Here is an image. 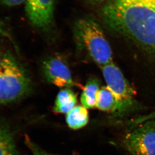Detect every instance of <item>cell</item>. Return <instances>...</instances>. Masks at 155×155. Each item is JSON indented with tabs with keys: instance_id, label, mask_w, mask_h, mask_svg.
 I'll use <instances>...</instances> for the list:
<instances>
[{
	"instance_id": "6da1fadb",
	"label": "cell",
	"mask_w": 155,
	"mask_h": 155,
	"mask_svg": "<svg viewBox=\"0 0 155 155\" xmlns=\"http://www.w3.org/2000/svg\"><path fill=\"white\" fill-rule=\"evenodd\" d=\"M102 15L110 28L155 51V9L151 0H111Z\"/></svg>"
},
{
	"instance_id": "7a4b0ae2",
	"label": "cell",
	"mask_w": 155,
	"mask_h": 155,
	"mask_svg": "<svg viewBox=\"0 0 155 155\" xmlns=\"http://www.w3.org/2000/svg\"><path fill=\"white\" fill-rule=\"evenodd\" d=\"M74 32L79 47L97 64L102 67L112 62L111 47L96 22L89 19L80 20L75 25Z\"/></svg>"
},
{
	"instance_id": "3957f363",
	"label": "cell",
	"mask_w": 155,
	"mask_h": 155,
	"mask_svg": "<svg viewBox=\"0 0 155 155\" xmlns=\"http://www.w3.org/2000/svg\"><path fill=\"white\" fill-rule=\"evenodd\" d=\"M31 82L15 57L8 52L0 63V104L9 103L26 94Z\"/></svg>"
},
{
	"instance_id": "277c9868",
	"label": "cell",
	"mask_w": 155,
	"mask_h": 155,
	"mask_svg": "<svg viewBox=\"0 0 155 155\" xmlns=\"http://www.w3.org/2000/svg\"><path fill=\"white\" fill-rule=\"evenodd\" d=\"M123 145L131 155H155V120L136 126L125 135Z\"/></svg>"
},
{
	"instance_id": "5b68a950",
	"label": "cell",
	"mask_w": 155,
	"mask_h": 155,
	"mask_svg": "<svg viewBox=\"0 0 155 155\" xmlns=\"http://www.w3.org/2000/svg\"><path fill=\"white\" fill-rule=\"evenodd\" d=\"M102 72L107 87L117 98L126 104L140 107L134 101L135 91L121 70L111 62L102 66Z\"/></svg>"
},
{
	"instance_id": "8992f818",
	"label": "cell",
	"mask_w": 155,
	"mask_h": 155,
	"mask_svg": "<svg viewBox=\"0 0 155 155\" xmlns=\"http://www.w3.org/2000/svg\"><path fill=\"white\" fill-rule=\"evenodd\" d=\"M54 0H25V11L36 28L46 29L53 23Z\"/></svg>"
},
{
	"instance_id": "52a82bcc",
	"label": "cell",
	"mask_w": 155,
	"mask_h": 155,
	"mask_svg": "<svg viewBox=\"0 0 155 155\" xmlns=\"http://www.w3.org/2000/svg\"><path fill=\"white\" fill-rule=\"evenodd\" d=\"M43 68L44 76L50 83L63 88H70L76 84L69 67L62 57H50L44 62Z\"/></svg>"
},
{
	"instance_id": "ba28073f",
	"label": "cell",
	"mask_w": 155,
	"mask_h": 155,
	"mask_svg": "<svg viewBox=\"0 0 155 155\" xmlns=\"http://www.w3.org/2000/svg\"><path fill=\"white\" fill-rule=\"evenodd\" d=\"M96 107L102 111L114 114H123L130 110L140 108L121 101L106 86L100 89Z\"/></svg>"
},
{
	"instance_id": "9c48e42d",
	"label": "cell",
	"mask_w": 155,
	"mask_h": 155,
	"mask_svg": "<svg viewBox=\"0 0 155 155\" xmlns=\"http://www.w3.org/2000/svg\"><path fill=\"white\" fill-rule=\"evenodd\" d=\"M77 103L75 93L69 88H64L57 94L53 110L55 113L67 114L76 106Z\"/></svg>"
},
{
	"instance_id": "30bf717a",
	"label": "cell",
	"mask_w": 155,
	"mask_h": 155,
	"mask_svg": "<svg viewBox=\"0 0 155 155\" xmlns=\"http://www.w3.org/2000/svg\"><path fill=\"white\" fill-rule=\"evenodd\" d=\"M89 120L87 108L76 106L66 114V122L71 129L78 130L84 127Z\"/></svg>"
},
{
	"instance_id": "8fae6325",
	"label": "cell",
	"mask_w": 155,
	"mask_h": 155,
	"mask_svg": "<svg viewBox=\"0 0 155 155\" xmlns=\"http://www.w3.org/2000/svg\"><path fill=\"white\" fill-rule=\"evenodd\" d=\"M100 89L99 83L97 79L94 78L89 79L84 87L81 97L82 106L87 109L96 107Z\"/></svg>"
},
{
	"instance_id": "7c38bea8",
	"label": "cell",
	"mask_w": 155,
	"mask_h": 155,
	"mask_svg": "<svg viewBox=\"0 0 155 155\" xmlns=\"http://www.w3.org/2000/svg\"><path fill=\"white\" fill-rule=\"evenodd\" d=\"M0 155H18L12 135L0 126Z\"/></svg>"
},
{
	"instance_id": "4fadbf2b",
	"label": "cell",
	"mask_w": 155,
	"mask_h": 155,
	"mask_svg": "<svg viewBox=\"0 0 155 155\" xmlns=\"http://www.w3.org/2000/svg\"><path fill=\"white\" fill-rule=\"evenodd\" d=\"M25 141L28 147L31 150V152L33 154V155H55L53 154H50L46 151H43L39 147L35 145L33 142H32L29 138L26 137Z\"/></svg>"
},
{
	"instance_id": "5bb4252c",
	"label": "cell",
	"mask_w": 155,
	"mask_h": 155,
	"mask_svg": "<svg viewBox=\"0 0 155 155\" xmlns=\"http://www.w3.org/2000/svg\"><path fill=\"white\" fill-rule=\"evenodd\" d=\"M155 120V110L146 115L141 116L135 119V120L133 121V124H134L135 126H136L140 123H143L146 120Z\"/></svg>"
},
{
	"instance_id": "9a60e30c",
	"label": "cell",
	"mask_w": 155,
	"mask_h": 155,
	"mask_svg": "<svg viewBox=\"0 0 155 155\" xmlns=\"http://www.w3.org/2000/svg\"><path fill=\"white\" fill-rule=\"evenodd\" d=\"M0 1L5 6L14 7L25 3V0H0Z\"/></svg>"
},
{
	"instance_id": "2e32d148",
	"label": "cell",
	"mask_w": 155,
	"mask_h": 155,
	"mask_svg": "<svg viewBox=\"0 0 155 155\" xmlns=\"http://www.w3.org/2000/svg\"><path fill=\"white\" fill-rule=\"evenodd\" d=\"M7 33L6 32L4 25L0 20V37L7 36Z\"/></svg>"
},
{
	"instance_id": "e0dca14e",
	"label": "cell",
	"mask_w": 155,
	"mask_h": 155,
	"mask_svg": "<svg viewBox=\"0 0 155 155\" xmlns=\"http://www.w3.org/2000/svg\"><path fill=\"white\" fill-rule=\"evenodd\" d=\"M89 1L94 2H104L110 1L111 0H89Z\"/></svg>"
},
{
	"instance_id": "ac0fdd59",
	"label": "cell",
	"mask_w": 155,
	"mask_h": 155,
	"mask_svg": "<svg viewBox=\"0 0 155 155\" xmlns=\"http://www.w3.org/2000/svg\"><path fill=\"white\" fill-rule=\"evenodd\" d=\"M153 5L154 6V9H155V0H151Z\"/></svg>"
},
{
	"instance_id": "d6986e66",
	"label": "cell",
	"mask_w": 155,
	"mask_h": 155,
	"mask_svg": "<svg viewBox=\"0 0 155 155\" xmlns=\"http://www.w3.org/2000/svg\"><path fill=\"white\" fill-rule=\"evenodd\" d=\"M2 57H0V63H1V61Z\"/></svg>"
}]
</instances>
